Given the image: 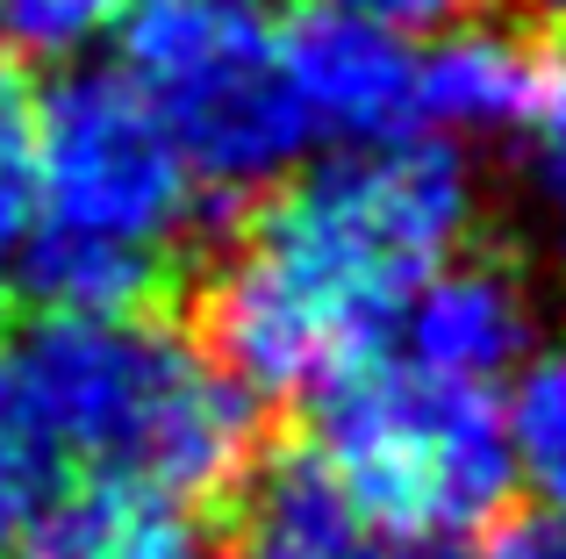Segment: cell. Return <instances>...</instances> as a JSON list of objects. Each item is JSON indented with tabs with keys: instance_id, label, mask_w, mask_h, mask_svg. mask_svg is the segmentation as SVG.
<instances>
[{
	"instance_id": "1",
	"label": "cell",
	"mask_w": 566,
	"mask_h": 559,
	"mask_svg": "<svg viewBox=\"0 0 566 559\" xmlns=\"http://www.w3.org/2000/svg\"><path fill=\"white\" fill-rule=\"evenodd\" d=\"M481 194L452 144H374L237 215L193 287L201 351L259 402L331 394L387 359L409 294L467 252Z\"/></svg>"
},
{
	"instance_id": "2",
	"label": "cell",
	"mask_w": 566,
	"mask_h": 559,
	"mask_svg": "<svg viewBox=\"0 0 566 559\" xmlns=\"http://www.w3.org/2000/svg\"><path fill=\"white\" fill-rule=\"evenodd\" d=\"M0 366L36 409L43 437L108 481H137L172 503H216L265 460V402L151 316H43Z\"/></svg>"
},
{
	"instance_id": "3",
	"label": "cell",
	"mask_w": 566,
	"mask_h": 559,
	"mask_svg": "<svg viewBox=\"0 0 566 559\" xmlns=\"http://www.w3.org/2000/svg\"><path fill=\"white\" fill-rule=\"evenodd\" d=\"M123 80L180 144L201 201H265L308 151L265 0H144L123 29Z\"/></svg>"
},
{
	"instance_id": "4",
	"label": "cell",
	"mask_w": 566,
	"mask_h": 559,
	"mask_svg": "<svg viewBox=\"0 0 566 559\" xmlns=\"http://www.w3.org/2000/svg\"><path fill=\"white\" fill-rule=\"evenodd\" d=\"M323 466L395 538H438L495 524L516 481L510 423L488 388L430 380L416 366H366L323 394Z\"/></svg>"
},
{
	"instance_id": "5",
	"label": "cell",
	"mask_w": 566,
	"mask_h": 559,
	"mask_svg": "<svg viewBox=\"0 0 566 559\" xmlns=\"http://www.w3.org/2000/svg\"><path fill=\"white\" fill-rule=\"evenodd\" d=\"M36 223L65 238H101L172 259V238L193 223V187L180 144L123 65H80L36 101Z\"/></svg>"
},
{
	"instance_id": "6",
	"label": "cell",
	"mask_w": 566,
	"mask_h": 559,
	"mask_svg": "<svg viewBox=\"0 0 566 559\" xmlns=\"http://www.w3.org/2000/svg\"><path fill=\"white\" fill-rule=\"evenodd\" d=\"M280 72L294 86L308 137L374 151L416 129V57L395 29L337 8H294L280 22Z\"/></svg>"
},
{
	"instance_id": "7",
	"label": "cell",
	"mask_w": 566,
	"mask_h": 559,
	"mask_svg": "<svg viewBox=\"0 0 566 559\" xmlns=\"http://www.w3.org/2000/svg\"><path fill=\"white\" fill-rule=\"evenodd\" d=\"M416 123L473 144L553 137L566 123V51L524 29H452L416 57Z\"/></svg>"
},
{
	"instance_id": "8",
	"label": "cell",
	"mask_w": 566,
	"mask_h": 559,
	"mask_svg": "<svg viewBox=\"0 0 566 559\" xmlns=\"http://www.w3.org/2000/svg\"><path fill=\"white\" fill-rule=\"evenodd\" d=\"M538 316L545 308H538V287H531L524 259L459 252L409 294L395 337L416 373L488 388L495 373H510V366H524L538 351Z\"/></svg>"
},
{
	"instance_id": "9",
	"label": "cell",
	"mask_w": 566,
	"mask_h": 559,
	"mask_svg": "<svg viewBox=\"0 0 566 559\" xmlns=\"http://www.w3.org/2000/svg\"><path fill=\"white\" fill-rule=\"evenodd\" d=\"M230 559H467L438 538H395L337 488L316 452H265L230 495Z\"/></svg>"
},
{
	"instance_id": "10",
	"label": "cell",
	"mask_w": 566,
	"mask_h": 559,
	"mask_svg": "<svg viewBox=\"0 0 566 559\" xmlns=\"http://www.w3.org/2000/svg\"><path fill=\"white\" fill-rule=\"evenodd\" d=\"M22 559H201V531L187 503L101 474L43 509L22 538Z\"/></svg>"
},
{
	"instance_id": "11",
	"label": "cell",
	"mask_w": 566,
	"mask_h": 559,
	"mask_svg": "<svg viewBox=\"0 0 566 559\" xmlns=\"http://www.w3.org/2000/svg\"><path fill=\"white\" fill-rule=\"evenodd\" d=\"M22 294L43 316H72V323H137L166 302L172 259L158 252H129V244H101V238H65V230H22Z\"/></svg>"
},
{
	"instance_id": "12",
	"label": "cell",
	"mask_w": 566,
	"mask_h": 559,
	"mask_svg": "<svg viewBox=\"0 0 566 559\" xmlns=\"http://www.w3.org/2000/svg\"><path fill=\"white\" fill-rule=\"evenodd\" d=\"M502 423H510V460L538 488L545 517L566 524V337L524 359V380H516V402Z\"/></svg>"
},
{
	"instance_id": "13",
	"label": "cell",
	"mask_w": 566,
	"mask_h": 559,
	"mask_svg": "<svg viewBox=\"0 0 566 559\" xmlns=\"http://www.w3.org/2000/svg\"><path fill=\"white\" fill-rule=\"evenodd\" d=\"M57 495H65V452L43 437L36 409L22 402V388L0 366V552L22 546Z\"/></svg>"
},
{
	"instance_id": "14",
	"label": "cell",
	"mask_w": 566,
	"mask_h": 559,
	"mask_svg": "<svg viewBox=\"0 0 566 559\" xmlns=\"http://www.w3.org/2000/svg\"><path fill=\"white\" fill-rule=\"evenodd\" d=\"M29 201H36V94L22 65L0 57V259L22 238Z\"/></svg>"
},
{
	"instance_id": "15",
	"label": "cell",
	"mask_w": 566,
	"mask_h": 559,
	"mask_svg": "<svg viewBox=\"0 0 566 559\" xmlns=\"http://www.w3.org/2000/svg\"><path fill=\"white\" fill-rule=\"evenodd\" d=\"M123 14V0H0V36L22 57H72Z\"/></svg>"
},
{
	"instance_id": "16",
	"label": "cell",
	"mask_w": 566,
	"mask_h": 559,
	"mask_svg": "<svg viewBox=\"0 0 566 559\" xmlns=\"http://www.w3.org/2000/svg\"><path fill=\"white\" fill-rule=\"evenodd\" d=\"M308 8H337V14H359V22H374V29L409 36V29H444V22H459V14L481 8V0H308Z\"/></svg>"
},
{
	"instance_id": "17",
	"label": "cell",
	"mask_w": 566,
	"mask_h": 559,
	"mask_svg": "<svg viewBox=\"0 0 566 559\" xmlns=\"http://www.w3.org/2000/svg\"><path fill=\"white\" fill-rule=\"evenodd\" d=\"M531 201H538L545 230H553V244L566 259V123L553 137H538V151H531Z\"/></svg>"
},
{
	"instance_id": "18",
	"label": "cell",
	"mask_w": 566,
	"mask_h": 559,
	"mask_svg": "<svg viewBox=\"0 0 566 559\" xmlns=\"http://www.w3.org/2000/svg\"><path fill=\"white\" fill-rule=\"evenodd\" d=\"M516 8H524V14H531V22H538V29H545V36H553V43H559V51H566V0H516Z\"/></svg>"
}]
</instances>
